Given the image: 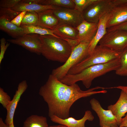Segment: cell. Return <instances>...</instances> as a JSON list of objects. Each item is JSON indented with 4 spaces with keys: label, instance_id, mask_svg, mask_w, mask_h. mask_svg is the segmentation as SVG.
I'll return each mask as SVG.
<instances>
[{
    "label": "cell",
    "instance_id": "obj_5",
    "mask_svg": "<svg viewBox=\"0 0 127 127\" xmlns=\"http://www.w3.org/2000/svg\"><path fill=\"white\" fill-rule=\"evenodd\" d=\"M90 43L81 42L74 47L66 61L63 65L53 69L51 74L59 80L62 79L67 74L71 67L89 55V48Z\"/></svg>",
    "mask_w": 127,
    "mask_h": 127
},
{
    "label": "cell",
    "instance_id": "obj_32",
    "mask_svg": "<svg viewBox=\"0 0 127 127\" xmlns=\"http://www.w3.org/2000/svg\"><path fill=\"white\" fill-rule=\"evenodd\" d=\"M116 30H121L127 32V20L118 25L107 29V32Z\"/></svg>",
    "mask_w": 127,
    "mask_h": 127
},
{
    "label": "cell",
    "instance_id": "obj_10",
    "mask_svg": "<svg viewBox=\"0 0 127 127\" xmlns=\"http://www.w3.org/2000/svg\"><path fill=\"white\" fill-rule=\"evenodd\" d=\"M92 109L97 114L101 127H118L119 126L115 116L110 110H105L99 102L94 98L90 101Z\"/></svg>",
    "mask_w": 127,
    "mask_h": 127
},
{
    "label": "cell",
    "instance_id": "obj_7",
    "mask_svg": "<svg viewBox=\"0 0 127 127\" xmlns=\"http://www.w3.org/2000/svg\"><path fill=\"white\" fill-rule=\"evenodd\" d=\"M98 44L120 53L127 47V32L116 30L107 32Z\"/></svg>",
    "mask_w": 127,
    "mask_h": 127
},
{
    "label": "cell",
    "instance_id": "obj_29",
    "mask_svg": "<svg viewBox=\"0 0 127 127\" xmlns=\"http://www.w3.org/2000/svg\"><path fill=\"white\" fill-rule=\"evenodd\" d=\"M10 43L7 42V41L4 38H2L0 40V64L3 59L5 53L7 48L10 45Z\"/></svg>",
    "mask_w": 127,
    "mask_h": 127
},
{
    "label": "cell",
    "instance_id": "obj_25",
    "mask_svg": "<svg viewBox=\"0 0 127 127\" xmlns=\"http://www.w3.org/2000/svg\"><path fill=\"white\" fill-rule=\"evenodd\" d=\"M38 21V13L36 12L27 11L21 23V25L37 26Z\"/></svg>",
    "mask_w": 127,
    "mask_h": 127
},
{
    "label": "cell",
    "instance_id": "obj_2",
    "mask_svg": "<svg viewBox=\"0 0 127 127\" xmlns=\"http://www.w3.org/2000/svg\"><path fill=\"white\" fill-rule=\"evenodd\" d=\"M120 64L119 57L106 63L90 66L77 74H67L60 81L69 85L81 81L86 88H89L94 79L111 71H115Z\"/></svg>",
    "mask_w": 127,
    "mask_h": 127
},
{
    "label": "cell",
    "instance_id": "obj_11",
    "mask_svg": "<svg viewBox=\"0 0 127 127\" xmlns=\"http://www.w3.org/2000/svg\"><path fill=\"white\" fill-rule=\"evenodd\" d=\"M28 87L26 80H23L18 85L12 99V100L6 109L7 114L4 122L10 125L13 122V118L15 110L20 97Z\"/></svg>",
    "mask_w": 127,
    "mask_h": 127
},
{
    "label": "cell",
    "instance_id": "obj_16",
    "mask_svg": "<svg viewBox=\"0 0 127 127\" xmlns=\"http://www.w3.org/2000/svg\"><path fill=\"white\" fill-rule=\"evenodd\" d=\"M107 109L110 110L115 117L119 126L122 117L127 112V94L121 90L118 101L114 104L109 105Z\"/></svg>",
    "mask_w": 127,
    "mask_h": 127
},
{
    "label": "cell",
    "instance_id": "obj_30",
    "mask_svg": "<svg viewBox=\"0 0 127 127\" xmlns=\"http://www.w3.org/2000/svg\"><path fill=\"white\" fill-rule=\"evenodd\" d=\"M21 12L14 11L11 9L0 8V15H4L9 17L12 20L17 16Z\"/></svg>",
    "mask_w": 127,
    "mask_h": 127
},
{
    "label": "cell",
    "instance_id": "obj_14",
    "mask_svg": "<svg viewBox=\"0 0 127 127\" xmlns=\"http://www.w3.org/2000/svg\"><path fill=\"white\" fill-rule=\"evenodd\" d=\"M50 118L53 122L64 125L68 127H85V123L86 121H92L94 119V116L90 110L86 111L83 118L79 120L71 117L63 119L55 116Z\"/></svg>",
    "mask_w": 127,
    "mask_h": 127
},
{
    "label": "cell",
    "instance_id": "obj_22",
    "mask_svg": "<svg viewBox=\"0 0 127 127\" xmlns=\"http://www.w3.org/2000/svg\"><path fill=\"white\" fill-rule=\"evenodd\" d=\"M25 34H36L41 35H50L59 37L54 33L53 30L48 29L38 26L21 25Z\"/></svg>",
    "mask_w": 127,
    "mask_h": 127
},
{
    "label": "cell",
    "instance_id": "obj_26",
    "mask_svg": "<svg viewBox=\"0 0 127 127\" xmlns=\"http://www.w3.org/2000/svg\"><path fill=\"white\" fill-rule=\"evenodd\" d=\"M96 0H72L75 4V8L82 13Z\"/></svg>",
    "mask_w": 127,
    "mask_h": 127
},
{
    "label": "cell",
    "instance_id": "obj_4",
    "mask_svg": "<svg viewBox=\"0 0 127 127\" xmlns=\"http://www.w3.org/2000/svg\"><path fill=\"white\" fill-rule=\"evenodd\" d=\"M119 53L106 47L97 45L91 54L71 67L67 74L75 75L90 66L108 62L119 58Z\"/></svg>",
    "mask_w": 127,
    "mask_h": 127
},
{
    "label": "cell",
    "instance_id": "obj_35",
    "mask_svg": "<svg viewBox=\"0 0 127 127\" xmlns=\"http://www.w3.org/2000/svg\"><path fill=\"white\" fill-rule=\"evenodd\" d=\"M112 88H116L122 90L127 94V86H119L112 87Z\"/></svg>",
    "mask_w": 127,
    "mask_h": 127
},
{
    "label": "cell",
    "instance_id": "obj_6",
    "mask_svg": "<svg viewBox=\"0 0 127 127\" xmlns=\"http://www.w3.org/2000/svg\"><path fill=\"white\" fill-rule=\"evenodd\" d=\"M113 7L111 0H96L82 12L83 18L89 22L98 23L100 19L110 12Z\"/></svg>",
    "mask_w": 127,
    "mask_h": 127
},
{
    "label": "cell",
    "instance_id": "obj_39",
    "mask_svg": "<svg viewBox=\"0 0 127 127\" xmlns=\"http://www.w3.org/2000/svg\"><path fill=\"white\" fill-rule=\"evenodd\" d=\"M120 127V126H119V127Z\"/></svg>",
    "mask_w": 127,
    "mask_h": 127
},
{
    "label": "cell",
    "instance_id": "obj_24",
    "mask_svg": "<svg viewBox=\"0 0 127 127\" xmlns=\"http://www.w3.org/2000/svg\"><path fill=\"white\" fill-rule=\"evenodd\" d=\"M42 4L72 9H74L75 6L72 0H43Z\"/></svg>",
    "mask_w": 127,
    "mask_h": 127
},
{
    "label": "cell",
    "instance_id": "obj_9",
    "mask_svg": "<svg viewBox=\"0 0 127 127\" xmlns=\"http://www.w3.org/2000/svg\"><path fill=\"white\" fill-rule=\"evenodd\" d=\"M40 35L36 34H25L15 39H8V42L21 46L30 52L41 54V43Z\"/></svg>",
    "mask_w": 127,
    "mask_h": 127
},
{
    "label": "cell",
    "instance_id": "obj_19",
    "mask_svg": "<svg viewBox=\"0 0 127 127\" xmlns=\"http://www.w3.org/2000/svg\"><path fill=\"white\" fill-rule=\"evenodd\" d=\"M111 16L110 12L103 16L99 19L96 34L90 43L89 48V55L91 54L101 38L107 33V25Z\"/></svg>",
    "mask_w": 127,
    "mask_h": 127
},
{
    "label": "cell",
    "instance_id": "obj_33",
    "mask_svg": "<svg viewBox=\"0 0 127 127\" xmlns=\"http://www.w3.org/2000/svg\"><path fill=\"white\" fill-rule=\"evenodd\" d=\"M113 6H127V0H111Z\"/></svg>",
    "mask_w": 127,
    "mask_h": 127
},
{
    "label": "cell",
    "instance_id": "obj_18",
    "mask_svg": "<svg viewBox=\"0 0 127 127\" xmlns=\"http://www.w3.org/2000/svg\"><path fill=\"white\" fill-rule=\"evenodd\" d=\"M38 13V21L37 26L53 30L59 23V19L54 14L53 10H48Z\"/></svg>",
    "mask_w": 127,
    "mask_h": 127
},
{
    "label": "cell",
    "instance_id": "obj_13",
    "mask_svg": "<svg viewBox=\"0 0 127 127\" xmlns=\"http://www.w3.org/2000/svg\"><path fill=\"white\" fill-rule=\"evenodd\" d=\"M35 1V0H21L11 9L19 12L26 11L38 13L48 10H54L57 7L53 5L36 4Z\"/></svg>",
    "mask_w": 127,
    "mask_h": 127
},
{
    "label": "cell",
    "instance_id": "obj_40",
    "mask_svg": "<svg viewBox=\"0 0 127 127\" xmlns=\"http://www.w3.org/2000/svg\"><path fill=\"white\" fill-rule=\"evenodd\" d=\"M127 127V126L125 127Z\"/></svg>",
    "mask_w": 127,
    "mask_h": 127
},
{
    "label": "cell",
    "instance_id": "obj_12",
    "mask_svg": "<svg viewBox=\"0 0 127 127\" xmlns=\"http://www.w3.org/2000/svg\"><path fill=\"white\" fill-rule=\"evenodd\" d=\"M98 27V23L84 20L76 28L78 34L76 39L79 44L81 42H90L95 36Z\"/></svg>",
    "mask_w": 127,
    "mask_h": 127
},
{
    "label": "cell",
    "instance_id": "obj_36",
    "mask_svg": "<svg viewBox=\"0 0 127 127\" xmlns=\"http://www.w3.org/2000/svg\"><path fill=\"white\" fill-rule=\"evenodd\" d=\"M0 127H10L8 125L4 122L1 118H0Z\"/></svg>",
    "mask_w": 127,
    "mask_h": 127
},
{
    "label": "cell",
    "instance_id": "obj_20",
    "mask_svg": "<svg viewBox=\"0 0 127 127\" xmlns=\"http://www.w3.org/2000/svg\"><path fill=\"white\" fill-rule=\"evenodd\" d=\"M53 30L54 34L64 40L77 39L78 32L76 28L68 24L59 23Z\"/></svg>",
    "mask_w": 127,
    "mask_h": 127
},
{
    "label": "cell",
    "instance_id": "obj_34",
    "mask_svg": "<svg viewBox=\"0 0 127 127\" xmlns=\"http://www.w3.org/2000/svg\"><path fill=\"white\" fill-rule=\"evenodd\" d=\"M119 126L121 127L127 126V113L125 116L122 119L121 123Z\"/></svg>",
    "mask_w": 127,
    "mask_h": 127
},
{
    "label": "cell",
    "instance_id": "obj_8",
    "mask_svg": "<svg viewBox=\"0 0 127 127\" xmlns=\"http://www.w3.org/2000/svg\"><path fill=\"white\" fill-rule=\"evenodd\" d=\"M53 12L59 19V23L68 24L75 28L84 20L82 13L75 9L57 7Z\"/></svg>",
    "mask_w": 127,
    "mask_h": 127
},
{
    "label": "cell",
    "instance_id": "obj_15",
    "mask_svg": "<svg viewBox=\"0 0 127 127\" xmlns=\"http://www.w3.org/2000/svg\"><path fill=\"white\" fill-rule=\"evenodd\" d=\"M12 19L4 15H0V29L5 32L14 39L25 34L21 27L11 22Z\"/></svg>",
    "mask_w": 127,
    "mask_h": 127
},
{
    "label": "cell",
    "instance_id": "obj_37",
    "mask_svg": "<svg viewBox=\"0 0 127 127\" xmlns=\"http://www.w3.org/2000/svg\"><path fill=\"white\" fill-rule=\"evenodd\" d=\"M48 127H68L67 126L63 125L60 124L57 125L51 126Z\"/></svg>",
    "mask_w": 127,
    "mask_h": 127
},
{
    "label": "cell",
    "instance_id": "obj_21",
    "mask_svg": "<svg viewBox=\"0 0 127 127\" xmlns=\"http://www.w3.org/2000/svg\"><path fill=\"white\" fill-rule=\"evenodd\" d=\"M47 118L42 116L32 115L24 122L23 127H48Z\"/></svg>",
    "mask_w": 127,
    "mask_h": 127
},
{
    "label": "cell",
    "instance_id": "obj_28",
    "mask_svg": "<svg viewBox=\"0 0 127 127\" xmlns=\"http://www.w3.org/2000/svg\"><path fill=\"white\" fill-rule=\"evenodd\" d=\"M21 0H0V8L11 9Z\"/></svg>",
    "mask_w": 127,
    "mask_h": 127
},
{
    "label": "cell",
    "instance_id": "obj_3",
    "mask_svg": "<svg viewBox=\"0 0 127 127\" xmlns=\"http://www.w3.org/2000/svg\"><path fill=\"white\" fill-rule=\"evenodd\" d=\"M41 54L47 59L64 63L72 48L67 41L60 37L50 35H40Z\"/></svg>",
    "mask_w": 127,
    "mask_h": 127
},
{
    "label": "cell",
    "instance_id": "obj_38",
    "mask_svg": "<svg viewBox=\"0 0 127 127\" xmlns=\"http://www.w3.org/2000/svg\"><path fill=\"white\" fill-rule=\"evenodd\" d=\"M10 125V127H14L13 122H12Z\"/></svg>",
    "mask_w": 127,
    "mask_h": 127
},
{
    "label": "cell",
    "instance_id": "obj_23",
    "mask_svg": "<svg viewBox=\"0 0 127 127\" xmlns=\"http://www.w3.org/2000/svg\"><path fill=\"white\" fill-rule=\"evenodd\" d=\"M120 66L116 74L121 76H127V47L119 53Z\"/></svg>",
    "mask_w": 127,
    "mask_h": 127
},
{
    "label": "cell",
    "instance_id": "obj_17",
    "mask_svg": "<svg viewBox=\"0 0 127 127\" xmlns=\"http://www.w3.org/2000/svg\"><path fill=\"white\" fill-rule=\"evenodd\" d=\"M107 28L119 25L127 20V6H113Z\"/></svg>",
    "mask_w": 127,
    "mask_h": 127
},
{
    "label": "cell",
    "instance_id": "obj_31",
    "mask_svg": "<svg viewBox=\"0 0 127 127\" xmlns=\"http://www.w3.org/2000/svg\"><path fill=\"white\" fill-rule=\"evenodd\" d=\"M27 12L24 11L21 12L17 16L12 20L11 22L18 27H20L22 21Z\"/></svg>",
    "mask_w": 127,
    "mask_h": 127
},
{
    "label": "cell",
    "instance_id": "obj_27",
    "mask_svg": "<svg viewBox=\"0 0 127 127\" xmlns=\"http://www.w3.org/2000/svg\"><path fill=\"white\" fill-rule=\"evenodd\" d=\"M11 100L10 96L5 92L3 88L0 87V103L4 108H7Z\"/></svg>",
    "mask_w": 127,
    "mask_h": 127
},
{
    "label": "cell",
    "instance_id": "obj_1",
    "mask_svg": "<svg viewBox=\"0 0 127 127\" xmlns=\"http://www.w3.org/2000/svg\"><path fill=\"white\" fill-rule=\"evenodd\" d=\"M103 87L97 86L86 91L81 89L76 83L70 85L65 84L52 74L49 75L46 83L39 89V94L47 103L48 115L64 119L69 117L70 108L79 99L98 93H105L107 91Z\"/></svg>",
    "mask_w": 127,
    "mask_h": 127
}]
</instances>
